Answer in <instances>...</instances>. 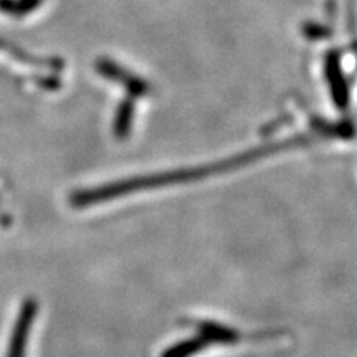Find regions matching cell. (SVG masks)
Segmentation results:
<instances>
[{
	"mask_svg": "<svg viewBox=\"0 0 357 357\" xmlns=\"http://www.w3.org/2000/svg\"><path fill=\"white\" fill-rule=\"evenodd\" d=\"M38 305L33 298H26L22 303L15 324L12 328L10 339H8L6 357H25L29 347L30 333H32L35 318H37Z\"/></svg>",
	"mask_w": 357,
	"mask_h": 357,
	"instance_id": "cell-1",
	"label": "cell"
},
{
	"mask_svg": "<svg viewBox=\"0 0 357 357\" xmlns=\"http://www.w3.org/2000/svg\"><path fill=\"white\" fill-rule=\"evenodd\" d=\"M96 70L98 73H101L105 78H109L111 82L119 83L123 88H126L129 95H132L134 98L149 95L151 88L147 82L141 79L139 77H136L131 71L124 70L123 66L116 65L114 61L108 60V58H100V60L96 61Z\"/></svg>",
	"mask_w": 357,
	"mask_h": 357,
	"instance_id": "cell-2",
	"label": "cell"
},
{
	"mask_svg": "<svg viewBox=\"0 0 357 357\" xmlns=\"http://www.w3.org/2000/svg\"><path fill=\"white\" fill-rule=\"evenodd\" d=\"M326 75H328L329 86L333 89L334 101L339 108H346L347 105V86L342 77L341 66H339V58L336 55L329 56L326 61Z\"/></svg>",
	"mask_w": 357,
	"mask_h": 357,
	"instance_id": "cell-3",
	"label": "cell"
},
{
	"mask_svg": "<svg viewBox=\"0 0 357 357\" xmlns=\"http://www.w3.org/2000/svg\"><path fill=\"white\" fill-rule=\"evenodd\" d=\"M43 0H0V10L7 15L25 17L42 6Z\"/></svg>",
	"mask_w": 357,
	"mask_h": 357,
	"instance_id": "cell-4",
	"label": "cell"
},
{
	"mask_svg": "<svg viewBox=\"0 0 357 357\" xmlns=\"http://www.w3.org/2000/svg\"><path fill=\"white\" fill-rule=\"evenodd\" d=\"M132 116H134V102L131 100H124L121 106L118 108L114 119V134L118 137H126L129 129L132 126Z\"/></svg>",
	"mask_w": 357,
	"mask_h": 357,
	"instance_id": "cell-5",
	"label": "cell"
}]
</instances>
